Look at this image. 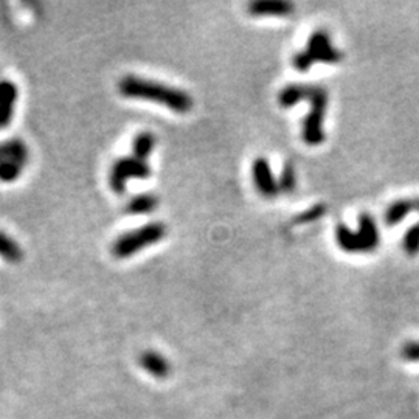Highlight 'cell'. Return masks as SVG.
Instances as JSON below:
<instances>
[{"mask_svg":"<svg viewBox=\"0 0 419 419\" xmlns=\"http://www.w3.org/2000/svg\"><path fill=\"white\" fill-rule=\"evenodd\" d=\"M19 88L11 79H0V131L7 129L14 119Z\"/></svg>","mask_w":419,"mask_h":419,"instance_id":"ba28073f","label":"cell"},{"mask_svg":"<svg viewBox=\"0 0 419 419\" xmlns=\"http://www.w3.org/2000/svg\"><path fill=\"white\" fill-rule=\"evenodd\" d=\"M159 205V199L151 193H143L129 199L125 212L129 214H147Z\"/></svg>","mask_w":419,"mask_h":419,"instance_id":"2e32d148","label":"cell"},{"mask_svg":"<svg viewBox=\"0 0 419 419\" xmlns=\"http://www.w3.org/2000/svg\"><path fill=\"white\" fill-rule=\"evenodd\" d=\"M295 5L287 0H254L249 3V13L254 16H289Z\"/></svg>","mask_w":419,"mask_h":419,"instance_id":"30bf717a","label":"cell"},{"mask_svg":"<svg viewBox=\"0 0 419 419\" xmlns=\"http://www.w3.org/2000/svg\"><path fill=\"white\" fill-rule=\"evenodd\" d=\"M278 187L283 193H292L295 187H297V174H295V168L292 163H286L283 166Z\"/></svg>","mask_w":419,"mask_h":419,"instance_id":"d6986e66","label":"cell"},{"mask_svg":"<svg viewBox=\"0 0 419 419\" xmlns=\"http://www.w3.org/2000/svg\"><path fill=\"white\" fill-rule=\"evenodd\" d=\"M402 249L409 256L419 255V223L411 225L402 238Z\"/></svg>","mask_w":419,"mask_h":419,"instance_id":"ac0fdd59","label":"cell"},{"mask_svg":"<svg viewBox=\"0 0 419 419\" xmlns=\"http://www.w3.org/2000/svg\"><path fill=\"white\" fill-rule=\"evenodd\" d=\"M307 100L311 101V112L305 116L303 125H301V137L306 145L317 146L325 141L323 119L326 106H328V90L323 85L311 84Z\"/></svg>","mask_w":419,"mask_h":419,"instance_id":"277c9868","label":"cell"},{"mask_svg":"<svg viewBox=\"0 0 419 419\" xmlns=\"http://www.w3.org/2000/svg\"><path fill=\"white\" fill-rule=\"evenodd\" d=\"M400 357L407 362H419V340L405 342L400 348Z\"/></svg>","mask_w":419,"mask_h":419,"instance_id":"44dd1931","label":"cell"},{"mask_svg":"<svg viewBox=\"0 0 419 419\" xmlns=\"http://www.w3.org/2000/svg\"><path fill=\"white\" fill-rule=\"evenodd\" d=\"M305 50L311 54L314 63L320 61V63L326 64H336L343 59V52L332 45L331 36L325 28H318L316 32H312Z\"/></svg>","mask_w":419,"mask_h":419,"instance_id":"8992f818","label":"cell"},{"mask_svg":"<svg viewBox=\"0 0 419 419\" xmlns=\"http://www.w3.org/2000/svg\"><path fill=\"white\" fill-rule=\"evenodd\" d=\"M151 176V168L145 160L137 157H120L110 166L109 183L114 193L123 194L126 191L129 178H147Z\"/></svg>","mask_w":419,"mask_h":419,"instance_id":"5b68a950","label":"cell"},{"mask_svg":"<svg viewBox=\"0 0 419 419\" xmlns=\"http://www.w3.org/2000/svg\"><path fill=\"white\" fill-rule=\"evenodd\" d=\"M154 145H156V137L150 131H141L135 135L132 140V151L134 157H137L140 160H145L154 150Z\"/></svg>","mask_w":419,"mask_h":419,"instance_id":"e0dca14e","label":"cell"},{"mask_svg":"<svg viewBox=\"0 0 419 419\" xmlns=\"http://www.w3.org/2000/svg\"><path fill=\"white\" fill-rule=\"evenodd\" d=\"M413 212V199H396L387 207L384 221L388 227L399 225Z\"/></svg>","mask_w":419,"mask_h":419,"instance_id":"9a60e30c","label":"cell"},{"mask_svg":"<svg viewBox=\"0 0 419 419\" xmlns=\"http://www.w3.org/2000/svg\"><path fill=\"white\" fill-rule=\"evenodd\" d=\"M413 212L419 213V197H415V199H413Z\"/></svg>","mask_w":419,"mask_h":419,"instance_id":"603a6c76","label":"cell"},{"mask_svg":"<svg viewBox=\"0 0 419 419\" xmlns=\"http://www.w3.org/2000/svg\"><path fill=\"white\" fill-rule=\"evenodd\" d=\"M30 162V147L19 137L0 141V182L19 181Z\"/></svg>","mask_w":419,"mask_h":419,"instance_id":"3957f363","label":"cell"},{"mask_svg":"<svg viewBox=\"0 0 419 419\" xmlns=\"http://www.w3.org/2000/svg\"><path fill=\"white\" fill-rule=\"evenodd\" d=\"M362 241L363 254L373 252L379 247L380 233L374 218L369 213H362L359 216V230H357Z\"/></svg>","mask_w":419,"mask_h":419,"instance_id":"9c48e42d","label":"cell"},{"mask_svg":"<svg viewBox=\"0 0 419 419\" xmlns=\"http://www.w3.org/2000/svg\"><path fill=\"white\" fill-rule=\"evenodd\" d=\"M336 239L338 247L348 254H363L362 241L357 232H353L345 224H338L336 229Z\"/></svg>","mask_w":419,"mask_h":419,"instance_id":"5bb4252c","label":"cell"},{"mask_svg":"<svg viewBox=\"0 0 419 419\" xmlns=\"http://www.w3.org/2000/svg\"><path fill=\"white\" fill-rule=\"evenodd\" d=\"M0 258L8 264H21L25 258L21 243L3 230H0Z\"/></svg>","mask_w":419,"mask_h":419,"instance_id":"8fae6325","label":"cell"},{"mask_svg":"<svg viewBox=\"0 0 419 419\" xmlns=\"http://www.w3.org/2000/svg\"><path fill=\"white\" fill-rule=\"evenodd\" d=\"M312 64H314V59H312L311 54L305 50V48H303V50H300V52H297V53L294 54L292 65L297 70H300V72L309 70Z\"/></svg>","mask_w":419,"mask_h":419,"instance_id":"7402d4cb","label":"cell"},{"mask_svg":"<svg viewBox=\"0 0 419 419\" xmlns=\"http://www.w3.org/2000/svg\"><path fill=\"white\" fill-rule=\"evenodd\" d=\"M119 90L123 96L157 101L178 114L188 112L193 106V98L188 92L135 75L123 76L119 83Z\"/></svg>","mask_w":419,"mask_h":419,"instance_id":"6da1fadb","label":"cell"},{"mask_svg":"<svg viewBox=\"0 0 419 419\" xmlns=\"http://www.w3.org/2000/svg\"><path fill=\"white\" fill-rule=\"evenodd\" d=\"M252 177L255 187L264 197H275L280 193V187L274 177L272 168L266 157H256L252 163Z\"/></svg>","mask_w":419,"mask_h":419,"instance_id":"52a82bcc","label":"cell"},{"mask_svg":"<svg viewBox=\"0 0 419 419\" xmlns=\"http://www.w3.org/2000/svg\"><path fill=\"white\" fill-rule=\"evenodd\" d=\"M166 227L163 223H150L140 229H135L132 232L123 233L114 241L110 252L115 258H127L132 256L140 252L141 249L147 247V245L159 243L160 239L165 236Z\"/></svg>","mask_w":419,"mask_h":419,"instance_id":"7a4b0ae2","label":"cell"},{"mask_svg":"<svg viewBox=\"0 0 419 419\" xmlns=\"http://www.w3.org/2000/svg\"><path fill=\"white\" fill-rule=\"evenodd\" d=\"M311 90V84L292 83L287 84L278 92V104L283 108H292L300 101L307 100Z\"/></svg>","mask_w":419,"mask_h":419,"instance_id":"4fadbf2b","label":"cell"},{"mask_svg":"<svg viewBox=\"0 0 419 419\" xmlns=\"http://www.w3.org/2000/svg\"><path fill=\"white\" fill-rule=\"evenodd\" d=\"M139 363L141 368H145L147 373L156 376V378H166L171 369L170 362L156 351H145L143 354H140Z\"/></svg>","mask_w":419,"mask_h":419,"instance_id":"7c38bea8","label":"cell"},{"mask_svg":"<svg viewBox=\"0 0 419 419\" xmlns=\"http://www.w3.org/2000/svg\"><path fill=\"white\" fill-rule=\"evenodd\" d=\"M326 213V205L325 203H316V205L309 207L305 212H301L297 218H295V223L298 224H307V223H314V221H317L323 216Z\"/></svg>","mask_w":419,"mask_h":419,"instance_id":"ffe728a7","label":"cell"}]
</instances>
